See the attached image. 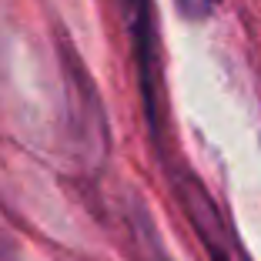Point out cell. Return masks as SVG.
Instances as JSON below:
<instances>
[{"label":"cell","mask_w":261,"mask_h":261,"mask_svg":"<svg viewBox=\"0 0 261 261\" xmlns=\"http://www.w3.org/2000/svg\"><path fill=\"white\" fill-rule=\"evenodd\" d=\"M124 31L130 44V61L138 70L141 104L151 141L161 147L164 138V81H161V40H158V20H154L151 0H117Z\"/></svg>","instance_id":"cell-1"},{"label":"cell","mask_w":261,"mask_h":261,"mask_svg":"<svg viewBox=\"0 0 261 261\" xmlns=\"http://www.w3.org/2000/svg\"><path fill=\"white\" fill-rule=\"evenodd\" d=\"M171 191H174L177 204L185 207V218L191 221V228L198 234L201 248L207 251V258L211 261H251L245 245L234 234V228L221 215V207L215 204V198L207 194V188L188 168L171 171Z\"/></svg>","instance_id":"cell-2"},{"label":"cell","mask_w":261,"mask_h":261,"mask_svg":"<svg viewBox=\"0 0 261 261\" xmlns=\"http://www.w3.org/2000/svg\"><path fill=\"white\" fill-rule=\"evenodd\" d=\"M174 7H177V14L185 17V20L204 23V20H211V17L218 14L221 0H174Z\"/></svg>","instance_id":"cell-3"}]
</instances>
